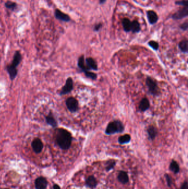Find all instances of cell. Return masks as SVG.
I'll return each mask as SVG.
<instances>
[{
  "label": "cell",
  "mask_w": 188,
  "mask_h": 189,
  "mask_svg": "<svg viewBox=\"0 0 188 189\" xmlns=\"http://www.w3.org/2000/svg\"><path fill=\"white\" fill-rule=\"evenodd\" d=\"M56 141L61 149L68 150L71 147L72 142V134L65 129L59 128L56 135Z\"/></svg>",
  "instance_id": "1"
},
{
  "label": "cell",
  "mask_w": 188,
  "mask_h": 189,
  "mask_svg": "<svg viewBox=\"0 0 188 189\" xmlns=\"http://www.w3.org/2000/svg\"><path fill=\"white\" fill-rule=\"evenodd\" d=\"M125 127L120 120H114L108 124L105 133L106 135H113L116 133H121L124 131Z\"/></svg>",
  "instance_id": "2"
},
{
  "label": "cell",
  "mask_w": 188,
  "mask_h": 189,
  "mask_svg": "<svg viewBox=\"0 0 188 189\" xmlns=\"http://www.w3.org/2000/svg\"><path fill=\"white\" fill-rule=\"evenodd\" d=\"M146 84L147 85L148 91L151 95L157 96L160 93V90L158 84L155 80L150 77H147L146 80Z\"/></svg>",
  "instance_id": "3"
},
{
  "label": "cell",
  "mask_w": 188,
  "mask_h": 189,
  "mask_svg": "<svg viewBox=\"0 0 188 189\" xmlns=\"http://www.w3.org/2000/svg\"><path fill=\"white\" fill-rule=\"evenodd\" d=\"M66 105L68 111L71 113L76 112L79 109V102L74 97H70L66 100Z\"/></svg>",
  "instance_id": "4"
},
{
  "label": "cell",
  "mask_w": 188,
  "mask_h": 189,
  "mask_svg": "<svg viewBox=\"0 0 188 189\" xmlns=\"http://www.w3.org/2000/svg\"><path fill=\"white\" fill-rule=\"evenodd\" d=\"M74 89V81L71 77H68L65 85L63 86L61 90L60 91V95H65L66 94L70 93Z\"/></svg>",
  "instance_id": "5"
},
{
  "label": "cell",
  "mask_w": 188,
  "mask_h": 189,
  "mask_svg": "<svg viewBox=\"0 0 188 189\" xmlns=\"http://www.w3.org/2000/svg\"><path fill=\"white\" fill-rule=\"evenodd\" d=\"M32 147L33 149V151L36 154L40 153L43 149V143L42 142L41 140L39 138H36L33 140L32 142Z\"/></svg>",
  "instance_id": "6"
},
{
  "label": "cell",
  "mask_w": 188,
  "mask_h": 189,
  "mask_svg": "<svg viewBox=\"0 0 188 189\" xmlns=\"http://www.w3.org/2000/svg\"><path fill=\"white\" fill-rule=\"evenodd\" d=\"M48 182L46 178L43 176H40L35 180V187L36 189H46Z\"/></svg>",
  "instance_id": "7"
},
{
  "label": "cell",
  "mask_w": 188,
  "mask_h": 189,
  "mask_svg": "<svg viewBox=\"0 0 188 189\" xmlns=\"http://www.w3.org/2000/svg\"><path fill=\"white\" fill-rule=\"evenodd\" d=\"M98 182L94 175L89 176L85 181V185L90 189H95L98 185Z\"/></svg>",
  "instance_id": "8"
},
{
  "label": "cell",
  "mask_w": 188,
  "mask_h": 189,
  "mask_svg": "<svg viewBox=\"0 0 188 189\" xmlns=\"http://www.w3.org/2000/svg\"><path fill=\"white\" fill-rule=\"evenodd\" d=\"M117 179L118 181L121 184H123V185L128 184L129 182L128 173L125 171L121 170L117 175Z\"/></svg>",
  "instance_id": "9"
},
{
  "label": "cell",
  "mask_w": 188,
  "mask_h": 189,
  "mask_svg": "<svg viewBox=\"0 0 188 189\" xmlns=\"http://www.w3.org/2000/svg\"><path fill=\"white\" fill-rule=\"evenodd\" d=\"M85 64L89 70H93L95 71L98 70L97 63L93 58L91 57L86 58L85 59Z\"/></svg>",
  "instance_id": "10"
},
{
  "label": "cell",
  "mask_w": 188,
  "mask_h": 189,
  "mask_svg": "<svg viewBox=\"0 0 188 189\" xmlns=\"http://www.w3.org/2000/svg\"><path fill=\"white\" fill-rule=\"evenodd\" d=\"M147 135L148 139L151 140H153L157 137L158 134L157 128L153 125H151L148 127L147 129Z\"/></svg>",
  "instance_id": "11"
},
{
  "label": "cell",
  "mask_w": 188,
  "mask_h": 189,
  "mask_svg": "<svg viewBox=\"0 0 188 189\" xmlns=\"http://www.w3.org/2000/svg\"><path fill=\"white\" fill-rule=\"evenodd\" d=\"M55 16L56 19H59L60 21L64 22H69L70 21V18L67 14H64L62 11L58 9H56L55 11Z\"/></svg>",
  "instance_id": "12"
},
{
  "label": "cell",
  "mask_w": 188,
  "mask_h": 189,
  "mask_svg": "<svg viewBox=\"0 0 188 189\" xmlns=\"http://www.w3.org/2000/svg\"><path fill=\"white\" fill-rule=\"evenodd\" d=\"M150 101L146 97L142 99L141 101L140 102L139 107L140 110L141 112H145L150 108Z\"/></svg>",
  "instance_id": "13"
},
{
  "label": "cell",
  "mask_w": 188,
  "mask_h": 189,
  "mask_svg": "<svg viewBox=\"0 0 188 189\" xmlns=\"http://www.w3.org/2000/svg\"><path fill=\"white\" fill-rule=\"evenodd\" d=\"M6 70L8 72L11 80H13L16 78L18 74V70L17 69V68L12 65L11 64V65L7 66Z\"/></svg>",
  "instance_id": "14"
},
{
  "label": "cell",
  "mask_w": 188,
  "mask_h": 189,
  "mask_svg": "<svg viewBox=\"0 0 188 189\" xmlns=\"http://www.w3.org/2000/svg\"><path fill=\"white\" fill-rule=\"evenodd\" d=\"M22 57L21 53L18 50H17L14 54L13 59L12 61L11 65L17 68L18 66L19 65L21 61H22Z\"/></svg>",
  "instance_id": "15"
},
{
  "label": "cell",
  "mask_w": 188,
  "mask_h": 189,
  "mask_svg": "<svg viewBox=\"0 0 188 189\" xmlns=\"http://www.w3.org/2000/svg\"><path fill=\"white\" fill-rule=\"evenodd\" d=\"M46 122L49 125L52 126L53 128H56L57 126V122L55 120L54 116L52 112L49 113V114L45 117Z\"/></svg>",
  "instance_id": "16"
},
{
  "label": "cell",
  "mask_w": 188,
  "mask_h": 189,
  "mask_svg": "<svg viewBox=\"0 0 188 189\" xmlns=\"http://www.w3.org/2000/svg\"><path fill=\"white\" fill-rule=\"evenodd\" d=\"M188 14V7H186L185 8H183L182 10L178 11L177 13L173 16V18L175 19H178L182 18L184 17L187 16Z\"/></svg>",
  "instance_id": "17"
},
{
  "label": "cell",
  "mask_w": 188,
  "mask_h": 189,
  "mask_svg": "<svg viewBox=\"0 0 188 189\" xmlns=\"http://www.w3.org/2000/svg\"><path fill=\"white\" fill-rule=\"evenodd\" d=\"M169 169V170H171L172 172H173L175 174H177L180 171L179 165L177 161H175V160H173V159L170 163Z\"/></svg>",
  "instance_id": "18"
},
{
  "label": "cell",
  "mask_w": 188,
  "mask_h": 189,
  "mask_svg": "<svg viewBox=\"0 0 188 189\" xmlns=\"http://www.w3.org/2000/svg\"><path fill=\"white\" fill-rule=\"evenodd\" d=\"M77 66L79 68L81 71L84 73L85 71H90L86 67V64H85V56L83 55H81L78 60V63H77Z\"/></svg>",
  "instance_id": "19"
},
{
  "label": "cell",
  "mask_w": 188,
  "mask_h": 189,
  "mask_svg": "<svg viewBox=\"0 0 188 189\" xmlns=\"http://www.w3.org/2000/svg\"><path fill=\"white\" fill-rule=\"evenodd\" d=\"M131 138L130 135L129 134H125L123 136H121L118 138V143L121 145H124L126 144H128L131 141Z\"/></svg>",
  "instance_id": "20"
},
{
  "label": "cell",
  "mask_w": 188,
  "mask_h": 189,
  "mask_svg": "<svg viewBox=\"0 0 188 189\" xmlns=\"http://www.w3.org/2000/svg\"><path fill=\"white\" fill-rule=\"evenodd\" d=\"M147 16L148 19L151 24H155L158 20V16L154 11H148Z\"/></svg>",
  "instance_id": "21"
},
{
  "label": "cell",
  "mask_w": 188,
  "mask_h": 189,
  "mask_svg": "<svg viewBox=\"0 0 188 189\" xmlns=\"http://www.w3.org/2000/svg\"><path fill=\"white\" fill-rule=\"evenodd\" d=\"M179 48L182 52L187 53L188 52V41L187 39H184L179 43Z\"/></svg>",
  "instance_id": "22"
},
{
  "label": "cell",
  "mask_w": 188,
  "mask_h": 189,
  "mask_svg": "<svg viewBox=\"0 0 188 189\" xmlns=\"http://www.w3.org/2000/svg\"><path fill=\"white\" fill-rule=\"evenodd\" d=\"M117 164V162L114 159L109 160L106 163V170L107 172H109L110 170H113L114 168L115 165Z\"/></svg>",
  "instance_id": "23"
},
{
  "label": "cell",
  "mask_w": 188,
  "mask_h": 189,
  "mask_svg": "<svg viewBox=\"0 0 188 189\" xmlns=\"http://www.w3.org/2000/svg\"><path fill=\"white\" fill-rule=\"evenodd\" d=\"M123 26L124 30L125 32H130L131 30V22L129 19L125 18L123 19Z\"/></svg>",
  "instance_id": "24"
},
{
  "label": "cell",
  "mask_w": 188,
  "mask_h": 189,
  "mask_svg": "<svg viewBox=\"0 0 188 189\" xmlns=\"http://www.w3.org/2000/svg\"><path fill=\"white\" fill-rule=\"evenodd\" d=\"M6 7L8 8V10L13 11L16 10L17 8V4L16 3L14 2L11 1H8L5 3Z\"/></svg>",
  "instance_id": "25"
},
{
  "label": "cell",
  "mask_w": 188,
  "mask_h": 189,
  "mask_svg": "<svg viewBox=\"0 0 188 189\" xmlns=\"http://www.w3.org/2000/svg\"><path fill=\"white\" fill-rule=\"evenodd\" d=\"M131 30L134 33H138L140 30V26L137 21H134L131 23Z\"/></svg>",
  "instance_id": "26"
},
{
  "label": "cell",
  "mask_w": 188,
  "mask_h": 189,
  "mask_svg": "<svg viewBox=\"0 0 188 189\" xmlns=\"http://www.w3.org/2000/svg\"><path fill=\"white\" fill-rule=\"evenodd\" d=\"M83 73L85 74V76L88 79H90L92 80H95L97 79V75L94 73L90 71H85Z\"/></svg>",
  "instance_id": "27"
},
{
  "label": "cell",
  "mask_w": 188,
  "mask_h": 189,
  "mask_svg": "<svg viewBox=\"0 0 188 189\" xmlns=\"http://www.w3.org/2000/svg\"><path fill=\"white\" fill-rule=\"evenodd\" d=\"M148 44L151 48H152L153 49L155 50H158V48H159V44L157 42L151 41H149Z\"/></svg>",
  "instance_id": "28"
},
{
  "label": "cell",
  "mask_w": 188,
  "mask_h": 189,
  "mask_svg": "<svg viewBox=\"0 0 188 189\" xmlns=\"http://www.w3.org/2000/svg\"><path fill=\"white\" fill-rule=\"evenodd\" d=\"M164 176H165V178L166 180L167 184L168 187H171L172 186V183H173V181H172V179L171 176L169 175L168 174H164Z\"/></svg>",
  "instance_id": "29"
},
{
  "label": "cell",
  "mask_w": 188,
  "mask_h": 189,
  "mask_svg": "<svg viewBox=\"0 0 188 189\" xmlns=\"http://www.w3.org/2000/svg\"><path fill=\"white\" fill-rule=\"evenodd\" d=\"M176 4L185 6L186 7H188V1L187 0H183L182 1H178V2H176Z\"/></svg>",
  "instance_id": "30"
},
{
  "label": "cell",
  "mask_w": 188,
  "mask_h": 189,
  "mask_svg": "<svg viewBox=\"0 0 188 189\" xmlns=\"http://www.w3.org/2000/svg\"><path fill=\"white\" fill-rule=\"evenodd\" d=\"M188 27V22H186L181 26V28L184 30H187Z\"/></svg>",
  "instance_id": "31"
},
{
  "label": "cell",
  "mask_w": 188,
  "mask_h": 189,
  "mask_svg": "<svg viewBox=\"0 0 188 189\" xmlns=\"http://www.w3.org/2000/svg\"><path fill=\"white\" fill-rule=\"evenodd\" d=\"M180 189H188V182H187V181H184L183 184H182Z\"/></svg>",
  "instance_id": "32"
},
{
  "label": "cell",
  "mask_w": 188,
  "mask_h": 189,
  "mask_svg": "<svg viewBox=\"0 0 188 189\" xmlns=\"http://www.w3.org/2000/svg\"><path fill=\"white\" fill-rule=\"evenodd\" d=\"M53 189H61L60 186L57 184H54L53 185Z\"/></svg>",
  "instance_id": "33"
},
{
  "label": "cell",
  "mask_w": 188,
  "mask_h": 189,
  "mask_svg": "<svg viewBox=\"0 0 188 189\" xmlns=\"http://www.w3.org/2000/svg\"><path fill=\"white\" fill-rule=\"evenodd\" d=\"M101 25H98V26H95V29H94V30H99V28H101Z\"/></svg>",
  "instance_id": "34"
},
{
  "label": "cell",
  "mask_w": 188,
  "mask_h": 189,
  "mask_svg": "<svg viewBox=\"0 0 188 189\" xmlns=\"http://www.w3.org/2000/svg\"><path fill=\"white\" fill-rule=\"evenodd\" d=\"M106 0H99V2H100L101 3H103L106 2Z\"/></svg>",
  "instance_id": "35"
},
{
  "label": "cell",
  "mask_w": 188,
  "mask_h": 189,
  "mask_svg": "<svg viewBox=\"0 0 188 189\" xmlns=\"http://www.w3.org/2000/svg\"></svg>",
  "instance_id": "36"
}]
</instances>
